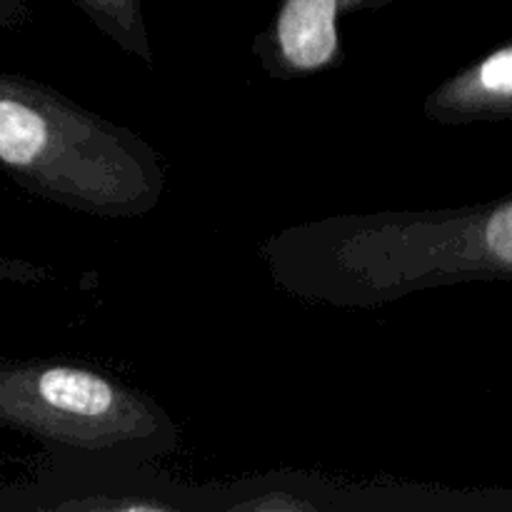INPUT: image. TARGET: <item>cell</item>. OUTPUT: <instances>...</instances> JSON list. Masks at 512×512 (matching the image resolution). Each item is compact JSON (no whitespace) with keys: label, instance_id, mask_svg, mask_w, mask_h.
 <instances>
[{"label":"cell","instance_id":"cell-5","mask_svg":"<svg viewBox=\"0 0 512 512\" xmlns=\"http://www.w3.org/2000/svg\"><path fill=\"white\" fill-rule=\"evenodd\" d=\"M225 512H468L512 510L505 490L340 483L308 473H265L220 485Z\"/></svg>","mask_w":512,"mask_h":512},{"label":"cell","instance_id":"cell-2","mask_svg":"<svg viewBox=\"0 0 512 512\" xmlns=\"http://www.w3.org/2000/svg\"><path fill=\"white\" fill-rule=\"evenodd\" d=\"M0 168L35 198L108 220L145 218L168 185L143 135L8 70H0Z\"/></svg>","mask_w":512,"mask_h":512},{"label":"cell","instance_id":"cell-1","mask_svg":"<svg viewBox=\"0 0 512 512\" xmlns=\"http://www.w3.org/2000/svg\"><path fill=\"white\" fill-rule=\"evenodd\" d=\"M288 298L373 310L463 283H512V193L458 208L335 213L270 233L258 245Z\"/></svg>","mask_w":512,"mask_h":512},{"label":"cell","instance_id":"cell-4","mask_svg":"<svg viewBox=\"0 0 512 512\" xmlns=\"http://www.w3.org/2000/svg\"><path fill=\"white\" fill-rule=\"evenodd\" d=\"M0 512H203V485L153 463L48 453L35 478L0 488Z\"/></svg>","mask_w":512,"mask_h":512},{"label":"cell","instance_id":"cell-6","mask_svg":"<svg viewBox=\"0 0 512 512\" xmlns=\"http://www.w3.org/2000/svg\"><path fill=\"white\" fill-rule=\"evenodd\" d=\"M423 115L438 125L512 120V40L430 90Z\"/></svg>","mask_w":512,"mask_h":512},{"label":"cell","instance_id":"cell-3","mask_svg":"<svg viewBox=\"0 0 512 512\" xmlns=\"http://www.w3.org/2000/svg\"><path fill=\"white\" fill-rule=\"evenodd\" d=\"M0 428L45 453L158 463L180 448V428L143 390L85 363L0 360Z\"/></svg>","mask_w":512,"mask_h":512},{"label":"cell","instance_id":"cell-7","mask_svg":"<svg viewBox=\"0 0 512 512\" xmlns=\"http://www.w3.org/2000/svg\"><path fill=\"white\" fill-rule=\"evenodd\" d=\"M53 278L48 268L35 265L30 260L20 258H0V280L3 283H20V285H38Z\"/></svg>","mask_w":512,"mask_h":512}]
</instances>
